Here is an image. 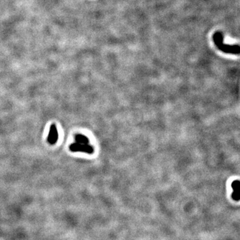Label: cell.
I'll return each mask as SVG.
<instances>
[{
  "mask_svg": "<svg viewBox=\"0 0 240 240\" xmlns=\"http://www.w3.org/2000/svg\"><path fill=\"white\" fill-rule=\"evenodd\" d=\"M75 140L76 143H81V144H88L89 143V140L87 139V137H85L83 135L78 134L76 135L75 137Z\"/></svg>",
  "mask_w": 240,
  "mask_h": 240,
  "instance_id": "5",
  "label": "cell"
},
{
  "mask_svg": "<svg viewBox=\"0 0 240 240\" xmlns=\"http://www.w3.org/2000/svg\"><path fill=\"white\" fill-rule=\"evenodd\" d=\"M70 149L71 152H85L87 153H91L94 152V149L89 144H81L78 143H74L71 144L70 146Z\"/></svg>",
  "mask_w": 240,
  "mask_h": 240,
  "instance_id": "2",
  "label": "cell"
},
{
  "mask_svg": "<svg viewBox=\"0 0 240 240\" xmlns=\"http://www.w3.org/2000/svg\"><path fill=\"white\" fill-rule=\"evenodd\" d=\"M58 139V133L57 131V128L55 125H51L49 135L47 137V142H49L51 145H53V144L56 143Z\"/></svg>",
  "mask_w": 240,
  "mask_h": 240,
  "instance_id": "3",
  "label": "cell"
},
{
  "mask_svg": "<svg viewBox=\"0 0 240 240\" xmlns=\"http://www.w3.org/2000/svg\"><path fill=\"white\" fill-rule=\"evenodd\" d=\"M232 188L234 191H233L232 194V197L234 200L238 201L239 199V191H240V187H239V181L238 180L234 181L232 183Z\"/></svg>",
  "mask_w": 240,
  "mask_h": 240,
  "instance_id": "4",
  "label": "cell"
},
{
  "mask_svg": "<svg viewBox=\"0 0 240 240\" xmlns=\"http://www.w3.org/2000/svg\"><path fill=\"white\" fill-rule=\"evenodd\" d=\"M213 41L218 49L226 53L238 55L240 49L238 45H228L224 43V36L221 32H216L213 35Z\"/></svg>",
  "mask_w": 240,
  "mask_h": 240,
  "instance_id": "1",
  "label": "cell"
}]
</instances>
